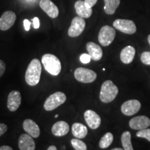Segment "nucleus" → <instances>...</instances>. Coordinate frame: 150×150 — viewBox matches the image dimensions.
I'll use <instances>...</instances> for the list:
<instances>
[{
    "mask_svg": "<svg viewBox=\"0 0 150 150\" xmlns=\"http://www.w3.org/2000/svg\"><path fill=\"white\" fill-rule=\"evenodd\" d=\"M42 66L38 59H34L30 62L25 73V80L28 85L34 86L39 83L40 79Z\"/></svg>",
    "mask_w": 150,
    "mask_h": 150,
    "instance_id": "1",
    "label": "nucleus"
},
{
    "mask_svg": "<svg viewBox=\"0 0 150 150\" xmlns=\"http://www.w3.org/2000/svg\"><path fill=\"white\" fill-rule=\"evenodd\" d=\"M118 94V88L112 81H104L101 88L99 99L104 103H110L115 99Z\"/></svg>",
    "mask_w": 150,
    "mask_h": 150,
    "instance_id": "2",
    "label": "nucleus"
},
{
    "mask_svg": "<svg viewBox=\"0 0 150 150\" xmlns=\"http://www.w3.org/2000/svg\"><path fill=\"white\" fill-rule=\"evenodd\" d=\"M42 63L47 72L54 76H57L61 71V61L53 54H46L42 56Z\"/></svg>",
    "mask_w": 150,
    "mask_h": 150,
    "instance_id": "3",
    "label": "nucleus"
},
{
    "mask_svg": "<svg viewBox=\"0 0 150 150\" xmlns=\"http://www.w3.org/2000/svg\"><path fill=\"white\" fill-rule=\"evenodd\" d=\"M66 95L62 92H56L52 94L46 99L44 104V108L47 111L56 109L66 101Z\"/></svg>",
    "mask_w": 150,
    "mask_h": 150,
    "instance_id": "4",
    "label": "nucleus"
},
{
    "mask_svg": "<svg viewBox=\"0 0 150 150\" xmlns=\"http://www.w3.org/2000/svg\"><path fill=\"white\" fill-rule=\"evenodd\" d=\"M74 77L81 83H90L95 81L97 79V74L90 69L79 67L74 71Z\"/></svg>",
    "mask_w": 150,
    "mask_h": 150,
    "instance_id": "5",
    "label": "nucleus"
},
{
    "mask_svg": "<svg viewBox=\"0 0 150 150\" xmlns=\"http://www.w3.org/2000/svg\"><path fill=\"white\" fill-rule=\"evenodd\" d=\"M115 37V30L110 26H104L99 33L98 40L102 46L106 47L111 44Z\"/></svg>",
    "mask_w": 150,
    "mask_h": 150,
    "instance_id": "6",
    "label": "nucleus"
},
{
    "mask_svg": "<svg viewBox=\"0 0 150 150\" xmlns=\"http://www.w3.org/2000/svg\"><path fill=\"white\" fill-rule=\"evenodd\" d=\"M113 27L127 34H134L136 31V24L129 20L117 19L113 22Z\"/></svg>",
    "mask_w": 150,
    "mask_h": 150,
    "instance_id": "7",
    "label": "nucleus"
},
{
    "mask_svg": "<svg viewBox=\"0 0 150 150\" xmlns=\"http://www.w3.org/2000/svg\"><path fill=\"white\" fill-rule=\"evenodd\" d=\"M86 27V22L81 17H75L72 20V23L68 29V35L70 37H77L83 33Z\"/></svg>",
    "mask_w": 150,
    "mask_h": 150,
    "instance_id": "8",
    "label": "nucleus"
},
{
    "mask_svg": "<svg viewBox=\"0 0 150 150\" xmlns=\"http://www.w3.org/2000/svg\"><path fill=\"white\" fill-rule=\"evenodd\" d=\"M140 108H141V104L139 101L131 99L127 101L122 105L121 110L124 115L131 116L137 113L140 110Z\"/></svg>",
    "mask_w": 150,
    "mask_h": 150,
    "instance_id": "9",
    "label": "nucleus"
},
{
    "mask_svg": "<svg viewBox=\"0 0 150 150\" xmlns=\"http://www.w3.org/2000/svg\"><path fill=\"white\" fill-rule=\"evenodd\" d=\"M16 20V15L14 12L7 11L4 13L0 18V30L7 31L15 24Z\"/></svg>",
    "mask_w": 150,
    "mask_h": 150,
    "instance_id": "10",
    "label": "nucleus"
},
{
    "mask_svg": "<svg viewBox=\"0 0 150 150\" xmlns=\"http://www.w3.org/2000/svg\"><path fill=\"white\" fill-rule=\"evenodd\" d=\"M39 4L41 9L51 18H56L59 16V8L51 0H40Z\"/></svg>",
    "mask_w": 150,
    "mask_h": 150,
    "instance_id": "11",
    "label": "nucleus"
},
{
    "mask_svg": "<svg viewBox=\"0 0 150 150\" xmlns=\"http://www.w3.org/2000/svg\"><path fill=\"white\" fill-rule=\"evenodd\" d=\"M150 126V120L147 116H137L129 121V127L134 130H142Z\"/></svg>",
    "mask_w": 150,
    "mask_h": 150,
    "instance_id": "12",
    "label": "nucleus"
},
{
    "mask_svg": "<svg viewBox=\"0 0 150 150\" xmlns=\"http://www.w3.org/2000/svg\"><path fill=\"white\" fill-rule=\"evenodd\" d=\"M21 104V95L18 91H13L9 93L7 101V107L11 112L18 109Z\"/></svg>",
    "mask_w": 150,
    "mask_h": 150,
    "instance_id": "13",
    "label": "nucleus"
},
{
    "mask_svg": "<svg viewBox=\"0 0 150 150\" xmlns=\"http://www.w3.org/2000/svg\"><path fill=\"white\" fill-rule=\"evenodd\" d=\"M85 120L88 125V127L92 129H97L100 126L101 117L97 112L92 110H87L84 113Z\"/></svg>",
    "mask_w": 150,
    "mask_h": 150,
    "instance_id": "14",
    "label": "nucleus"
},
{
    "mask_svg": "<svg viewBox=\"0 0 150 150\" xmlns=\"http://www.w3.org/2000/svg\"><path fill=\"white\" fill-rule=\"evenodd\" d=\"M23 129L26 133L33 138H38L40 134V128L34 121L31 119H27L23 122Z\"/></svg>",
    "mask_w": 150,
    "mask_h": 150,
    "instance_id": "15",
    "label": "nucleus"
},
{
    "mask_svg": "<svg viewBox=\"0 0 150 150\" xmlns=\"http://www.w3.org/2000/svg\"><path fill=\"white\" fill-rule=\"evenodd\" d=\"M33 137L29 134H22L19 138L18 146L20 150H35V144Z\"/></svg>",
    "mask_w": 150,
    "mask_h": 150,
    "instance_id": "16",
    "label": "nucleus"
},
{
    "mask_svg": "<svg viewBox=\"0 0 150 150\" xmlns=\"http://www.w3.org/2000/svg\"><path fill=\"white\" fill-rule=\"evenodd\" d=\"M76 14L83 18H89L93 13V9L86 6L83 0H78L74 4Z\"/></svg>",
    "mask_w": 150,
    "mask_h": 150,
    "instance_id": "17",
    "label": "nucleus"
},
{
    "mask_svg": "<svg viewBox=\"0 0 150 150\" xmlns=\"http://www.w3.org/2000/svg\"><path fill=\"white\" fill-rule=\"evenodd\" d=\"M86 49L88 52V54L91 56V59L93 61H98L102 58L103 52L101 47L97 45L96 43L89 42L86 45Z\"/></svg>",
    "mask_w": 150,
    "mask_h": 150,
    "instance_id": "18",
    "label": "nucleus"
},
{
    "mask_svg": "<svg viewBox=\"0 0 150 150\" xmlns=\"http://www.w3.org/2000/svg\"><path fill=\"white\" fill-rule=\"evenodd\" d=\"M70 130V127L67 122L64 121H59L52 126V132L55 136L61 137L65 136Z\"/></svg>",
    "mask_w": 150,
    "mask_h": 150,
    "instance_id": "19",
    "label": "nucleus"
},
{
    "mask_svg": "<svg viewBox=\"0 0 150 150\" xmlns=\"http://www.w3.org/2000/svg\"><path fill=\"white\" fill-rule=\"evenodd\" d=\"M136 50L132 46H127L121 51L120 60L125 64H129L134 59Z\"/></svg>",
    "mask_w": 150,
    "mask_h": 150,
    "instance_id": "20",
    "label": "nucleus"
},
{
    "mask_svg": "<svg viewBox=\"0 0 150 150\" xmlns=\"http://www.w3.org/2000/svg\"><path fill=\"white\" fill-rule=\"evenodd\" d=\"M72 132L73 136L79 139L84 138L88 134V129L85 125L81 123L73 124L72 127Z\"/></svg>",
    "mask_w": 150,
    "mask_h": 150,
    "instance_id": "21",
    "label": "nucleus"
},
{
    "mask_svg": "<svg viewBox=\"0 0 150 150\" xmlns=\"http://www.w3.org/2000/svg\"><path fill=\"white\" fill-rule=\"evenodd\" d=\"M104 11L106 14L112 15L115 13L116 9L120 4V0H104Z\"/></svg>",
    "mask_w": 150,
    "mask_h": 150,
    "instance_id": "22",
    "label": "nucleus"
},
{
    "mask_svg": "<svg viewBox=\"0 0 150 150\" xmlns=\"http://www.w3.org/2000/svg\"><path fill=\"white\" fill-rule=\"evenodd\" d=\"M131 135L129 131H125L122 135L121 141L125 150H134L131 142Z\"/></svg>",
    "mask_w": 150,
    "mask_h": 150,
    "instance_id": "23",
    "label": "nucleus"
},
{
    "mask_svg": "<svg viewBox=\"0 0 150 150\" xmlns=\"http://www.w3.org/2000/svg\"><path fill=\"white\" fill-rule=\"evenodd\" d=\"M112 140H113V136H112L111 133H106L101 138L100 141H99V147L102 148V149H106V148L108 147L111 145Z\"/></svg>",
    "mask_w": 150,
    "mask_h": 150,
    "instance_id": "24",
    "label": "nucleus"
},
{
    "mask_svg": "<svg viewBox=\"0 0 150 150\" xmlns=\"http://www.w3.org/2000/svg\"><path fill=\"white\" fill-rule=\"evenodd\" d=\"M71 144L75 150H87L86 143L79 138H73L71 140Z\"/></svg>",
    "mask_w": 150,
    "mask_h": 150,
    "instance_id": "25",
    "label": "nucleus"
},
{
    "mask_svg": "<svg viewBox=\"0 0 150 150\" xmlns=\"http://www.w3.org/2000/svg\"><path fill=\"white\" fill-rule=\"evenodd\" d=\"M136 136L140 138H144L150 142V129H144L140 130L136 134Z\"/></svg>",
    "mask_w": 150,
    "mask_h": 150,
    "instance_id": "26",
    "label": "nucleus"
},
{
    "mask_svg": "<svg viewBox=\"0 0 150 150\" xmlns=\"http://www.w3.org/2000/svg\"><path fill=\"white\" fill-rule=\"evenodd\" d=\"M140 59L143 64L150 65V52H144L142 53Z\"/></svg>",
    "mask_w": 150,
    "mask_h": 150,
    "instance_id": "27",
    "label": "nucleus"
},
{
    "mask_svg": "<svg viewBox=\"0 0 150 150\" xmlns=\"http://www.w3.org/2000/svg\"><path fill=\"white\" fill-rule=\"evenodd\" d=\"M91 59H92L91 56L88 54H83L80 56V61L83 64H88V63H89L91 62Z\"/></svg>",
    "mask_w": 150,
    "mask_h": 150,
    "instance_id": "28",
    "label": "nucleus"
},
{
    "mask_svg": "<svg viewBox=\"0 0 150 150\" xmlns=\"http://www.w3.org/2000/svg\"><path fill=\"white\" fill-rule=\"evenodd\" d=\"M7 129H8V127H7L5 124L0 123V137L6 132Z\"/></svg>",
    "mask_w": 150,
    "mask_h": 150,
    "instance_id": "29",
    "label": "nucleus"
},
{
    "mask_svg": "<svg viewBox=\"0 0 150 150\" xmlns=\"http://www.w3.org/2000/svg\"><path fill=\"white\" fill-rule=\"evenodd\" d=\"M86 6L89 8H93V7L96 4L97 0H84Z\"/></svg>",
    "mask_w": 150,
    "mask_h": 150,
    "instance_id": "30",
    "label": "nucleus"
},
{
    "mask_svg": "<svg viewBox=\"0 0 150 150\" xmlns=\"http://www.w3.org/2000/svg\"><path fill=\"white\" fill-rule=\"evenodd\" d=\"M32 22L33 24V28L35 29H39V27H40V20H39V19L37 17H35V18L33 19Z\"/></svg>",
    "mask_w": 150,
    "mask_h": 150,
    "instance_id": "31",
    "label": "nucleus"
},
{
    "mask_svg": "<svg viewBox=\"0 0 150 150\" xmlns=\"http://www.w3.org/2000/svg\"><path fill=\"white\" fill-rule=\"evenodd\" d=\"M6 69V65L4 62L1 60H0V77L4 74V73L5 72Z\"/></svg>",
    "mask_w": 150,
    "mask_h": 150,
    "instance_id": "32",
    "label": "nucleus"
},
{
    "mask_svg": "<svg viewBox=\"0 0 150 150\" xmlns=\"http://www.w3.org/2000/svg\"><path fill=\"white\" fill-rule=\"evenodd\" d=\"M30 26H31V22H30V21H29V20H27V19H25V20H24V29H25L27 31H29Z\"/></svg>",
    "mask_w": 150,
    "mask_h": 150,
    "instance_id": "33",
    "label": "nucleus"
},
{
    "mask_svg": "<svg viewBox=\"0 0 150 150\" xmlns=\"http://www.w3.org/2000/svg\"><path fill=\"white\" fill-rule=\"evenodd\" d=\"M0 150H13L9 146H6V145H4L0 147Z\"/></svg>",
    "mask_w": 150,
    "mask_h": 150,
    "instance_id": "34",
    "label": "nucleus"
},
{
    "mask_svg": "<svg viewBox=\"0 0 150 150\" xmlns=\"http://www.w3.org/2000/svg\"><path fill=\"white\" fill-rule=\"evenodd\" d=\"M47 150H57V148L56 147V146L52 145V146H50V147H48Z\"/></svg>",
    "mask_w": 150,
    "mask_h": 150,
    "instance_id": "35",
    "label": "nucleus"
},
{
    "mask_svg": "<svg viewBox=\"0 0 150 150\" xmlns=\"http://www.w3.org/2000/svg\"><path fill=\"white\" fill-rule=\"evenodd\" d=\"M24 1H26V2H27V3H34V2H35V1H37V0H24Z\"/></svg>",
    "mask_w": 150,
    "mask_h": 150,
    "instance_id": "36",
    "label": "nucleus"
},
{
    "mask_svg": "<svg viewBox=\"0 0 150 150\" xmlns=\"http://www.w3.org/2000/svg\"><path fill=\"white\" fill-rule=\"evenodd\" d=\"M111 150H125V149H121V148H114V149H112Z\"/></svg>",
    "mask_w": 150,
    "mask_h": 150,
    "instance_id": "37",
    "label": "nucleus"
},
{
    "mask_svg": "<svg viewBox=\"0 0 150 150\" xmlns=\"http://www.w3.org/2000/svg\"><path fill=\"white\" fill-rule=\"evenodd\" d=\"M147 40H148V42H149V45H150V35H149V36H148V38H147Z\"/></svg>",
    "mask_w": 150,
    "mask_h": 150,
    "instance_id": "38",
    "label": "nucleus"
},
{
    "mask_svg": "<svg viewBox=\"0 0 150 150\" xmlns=\"http://www.w3.org/2000/svg\"><path fill=\"white\" fill-rule=\"evenodd\" d=\"M59 117V115H58V114H56V115H55V117L56 118V117Z\"/></svg>",
    "mask_w": 150,
    "mask_h": 150,
    "instance_id": "39",
    "label": "nucleus"
}]
</instances>
